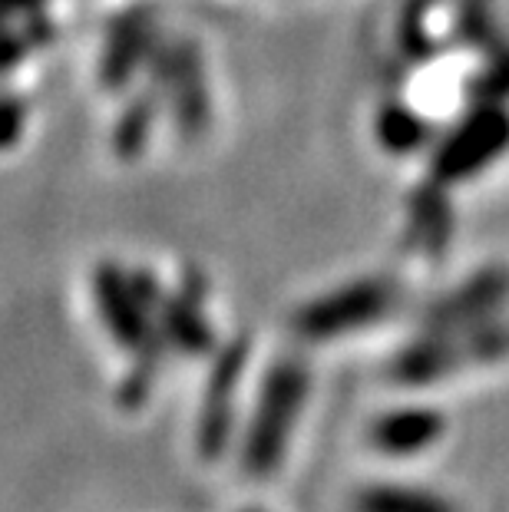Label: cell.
Returning <instances> with one entry per match:
<instances>
[{
	"label": "cell",
	"instance_id": "obj_8",
	"mask_svg": "<svg viewBox=\"0 0 509 512\" xmlns=\"http://www.w3.org/2000/svg\"><path fill=\"white\" fill-rule=\"evenodd\" d=\"M354 512H460L447 496L420 486L371 483L354 496Z\"/></svg>",
	"mask_w": 509,
	"mask_h": 512
},
{
	"label": "cell",
	"instance_id": "obj_9",
	"mask_svg": "<svg viewBox=\"0 0 509 512\" xmlns=\"http://www.w3.org/2000/svg\"><path fill=\"white\" fill-rule=\"evenodd\" d=\"M384 139L391 143L394 149H410L420 143V136H424V129H420V123L410 113H391L384 123Z\"/></svg>",
	"mask_w": 509,
	"mask_h": 512
},
{
	"label": "cell",
	"instance_id": "obj_3",
	"mask_svg": "<svg viewBox=\"0 0 509 512\" xmlns=\"http://www.w3.org/2000/svg\"><path fill=\"white\" fill-rule=\"evenodd\" d=\"M509 149V113L500 106H480L443 139L433 156L437 182H467L476 172L493 166Z\"/></svg>",
	"mask_w": 509,
	"mask_h": 512
},
{
	"label": "cell",
	"instance_id": "obj_4",
	"mask_svg": "<svg viewBox=\"0 0 509 512\" xmlns=\"http://www.w3.org/2000/svg\"><path fill=\"white\" fill-rule=\"evenodd\" d=\"M394 304H397V288L391 281L384 278L354 281V285H344L308 304L298 318V331L311 337V341H331V337H344L348 331H357L364 324L384 318Z\"/></svg>",
	"mask_w": 509,
	"mask_h": 512
},
{
	"label": "cell",
	"instance_id": "obj_5",
	"mask_svg": "<svg viewBox=\"0 0 509 512\" xmlns=\"http://www.w3.org/2000/svg\"><path fill=\"white\" fill-rule=\"evenodd\" d=\"M245 370V347L235 344L222 354V361L215 364L209 377V390L202 400V417H199V450L205 460H215L232 437V423H235V390Z\"/></svg>",
	"mask_w": 509,
	"mask_h": 512
},
{
	"label": "cell",
	"instance_id": "obj_10",
	"mask_svg": "<svg viewBox=\"0 0 509 512\" xmlns=\"http://www.w3.org/2000/svg\"><path fill=\"white\" fill-rule=\"evenodd\" d=\"M245 512H262V509H245Z\"/></svg>",
	"mask_w": 509,
	"mask_h": 512
},
{
	"label": "cell",
	"instance_id": "obj_1",
	"mask_svg": "<svg viewBox=\"0 0 509 512\" xmlns=\"http://www.w3.org/2000/svg\"><path fill=\"white\" fill-rule=\"evenodd\" d=\"M308 367L298 361H281L268 370L262 397L255 403L252 423H248L242 443V470L255 479L278 473L285 460L291 433L298 427L301 407L308 400Z\"/></svg>",
	"mask_w": 509,
	"mask_h": 512
},
{
	"label": "cell",
	"instance_id": "obj_7",
	"mask_svg": "<svg viewBox=\"0 0 509 512\" xmlns=\"http://www.w3.org/2000/svg\"><path fill=\"white\" fill-rule=\"evenodd\" d=\"M447 433V417L437 407H400L384 413L367 430V443L384 456H417L437 446Z\"/></svg>",
	"mask_w": 509,
	"mask_h": 512
},
{
	"label": "cell",
	"instance_id": "obj_2",
	"mask_svg": "<svg viewBox=\"0 0 509 512\" xmlns=\"http://www.w3.org/2000/svg\"><path fill=\"white\" fill-rule=\"evenodd\" d=\"M509 357V324L483 321L470 328L430 331L424 341L410 344L391 364V377L404 387H424L433 380L453 377L457 370L496 364Z\"/></svg>",
	"mask_w": 509,
	"mask_h": 512
},
{
	"label": "cell",
	"instance_id": "obj_6",
	"mask_svg": "<svg viewBox=\"0 0 509 512\" xmlns=\"http://www.w3.org/2000/svg\"><path fill=\"white\" fill-rule=\"evenodd\" d=\"M509 298V271L506 268H486L473 275L467 285L450 291L447 298L437 301L427 314L430 331H453L483 324L493 318V311Z\"/></svg>",
	"mask_w": 509,
	"mask_h": 512
}]
</instances>
